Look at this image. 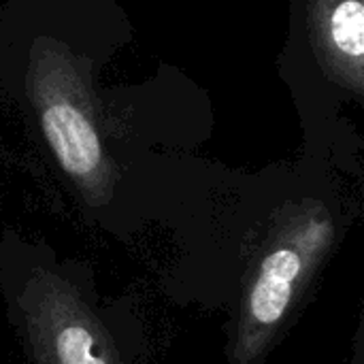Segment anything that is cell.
Returning a JSON list of instances; mask_svg holds the SVG:
<instances>
[{"label": "cell", "mask_w": 364, "mask_h": 364, "mask_svg": "<svg viewBox=\"0 0 364 364\" xmlns=\"http://www.w3.org/2000/svg\"><path fill=\"white\" fill-rule=\"evenodd\" d=\"M311 41L328 75L363 92L364 0H311Z\"/></svg>", "instance_id": "cell-4"}, {"label": "cell", "mask_w": 364, "mask_h": 364, "mask_svg": "<svg viewBox=\"0 0 364 364\" xmlns=\"http://www.w3.org/2000/svg\"><path fill=\"white\" fill-rule=\"evenodd\" d=\"M337 241V224L320 200L286 207L243 279L228 343V364H262L294 316Z\"/></svg>", "instance_id": "cell-2"}, {"label": "cell", "mask_w": 364, "mask_h": 364, "mask_svg": "<svg viewBox=\"0 0 364 364\" xmlns=\"http://www.w3.org/2000/svg\"><path fill=\"white\" fill-rule=\"evenodd\" d=\"M354 364H363V348H360V341L356 346V356H354Z\"/></svg>", "instance_id": "cell-5"}, {"label": "cell", "mask_w": 364, "mask_h": 364, "mask_svg": "<svg viewBox=\"0 0 364 364\" xmlns=\"http://www.w3.org/2000/svg\"><path fill=\"white\" fill-rule=\"evenodd\" d=\"M0 290L30 364H145L143 326L92 273L43 254L2 258Z\"/></svg>", "instance_id": "cell-1"}, {"label": "cell", "mask_w": 364, "mask_h": 364, "mask_svg": "<svg viewBox=\"0 0 364 364\" xmlns=\"http://www.w3.org/2000/svg\"><path fill=\"white\" fill-rule=\"evenodd\" d=\"M28 92L64 173L90 205H105L113 194L115 173L96 130L90 87L66 47L45 41L34 45Z\"/></svg>", "instance_id": "cell-3"}]
</instances>
